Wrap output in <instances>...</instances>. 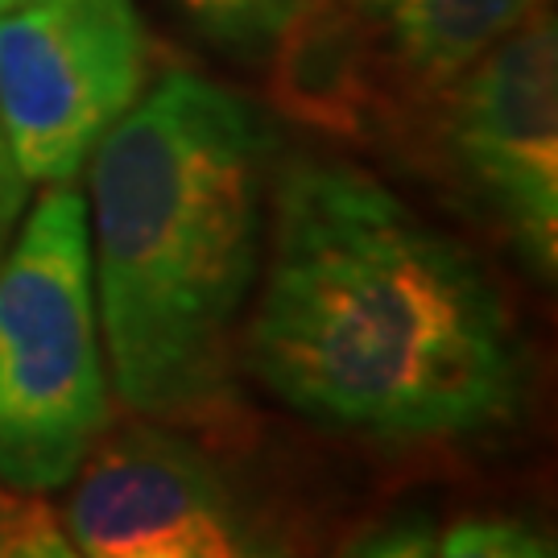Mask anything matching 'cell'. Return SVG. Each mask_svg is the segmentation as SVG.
<instances>
[{"label":"cell","instance_id":"5bb4252c","mask_svg":"<svg viewBox=\"0 0 558 558\" xmlns=\"http://www.w3.org/2000/svg\"><path fill=\"white\" fill-rule=\"evenodd\" d=\"M232 558H302V555H299V546L286 538V534H278V530H269V525L253 521Z\"/></svg>","mask_w":558,"mask_h":558},{"label":"cell","instance_id":"3957f363","mask_svg":"<svg viewBox=\"0 0 558 558\" xmlns=\"http://www.w3.org/2000/svg\"><path fill=\"white\" fill-rule=\"evenodd\" d=\"M108 422L87 203L54 182L0 257V484L25 497L71 484Z\"/></svg>","mask_w":558,"mask_h":558},{"label":"cell","instance_id":"30bf717a","mask_svg":"<svg viewBox=\"0 0 558 558\" xmlns=\"http://www.w3.org/2000/svg\"><path fill=\"white\" fill-rule=\"evenodd\" d=\"M439 558H555V546L513 518H463L447 530Z\"/></svg>","mask_w":558,"mask_h":558},{"label":"cell","instance_id":"4fadbf2b","mask_svg":"<svg viewBox=\"0 0 558 558\" xmlns=\"http://www.w3.org/2000/svg\"><path fill=\"white\" fill-rule=\"evenodd\" d=\"M29 195H34V182L21 174L17 154H13L4 120H0V257L9 253V244L17 236L21 220H25V207H29Z\"/></svg>","mask_w":558,"mask_h":558},{"label":"cell","instance_id":"7c38bea8","mask_svg":"<svg viewBox=\"0 0 558 558\" xmlns=\"http://www.w3.org/2000/svg\"><path fill=\"white\" fill-rule=\"evenodd\" d=\"M343 558H435V525L430 518H405L360 538Z\"/></svg>","mask_w":558,"mask_h":558},{"label":"cell","instance_id":"2e32d148","mask_svg":"<svg viewBox=\"0 0 558 558\" xmlns=\"http://www.w3.org/2000/svg\"><path fill=\"white\" fill-rule=\"evenodd\" d=\"M13 4H17V0H0V13H4V9H13Z\"/></svg>","mask_w":558,"mask_h":558},{"label":"cell","instance_id":"6da1fadb","mask_svg":"<svg viewBox=\"0 0 558 558\" xmlns=\"http://www.w3.org/2000/svg\"><path fill=\"white\" fill-rule=\"evenodd\" d=\"M257 278L240 364L299 418L377 442H451L525 405V348L497 286L356 166L274 170Z\"/></svg>","mask_w":558,"mask_h":558},{"label":"cell","instance_id":"8992f818","mask_svg":"<svg viewBox=\"0 0 558 558\" xmlns=\"http://www.w3.org/2000/svg\"><path fill=\"white\" fill-rule=\"evenodd\" d=\"M80 472L66 500V538L83 558H117L141 546L232 558L253 525L211 451L166 422L104 435Z\"/></svg>","mask_w":558,"mask_h":558},{"label":"cell","instance_id":"5b68a950","mask_svg":"<svg viewBox=\"0 0 558 558\" xmlns=\"http://www.w3.org/2000/svg\"><path fill=\"white\" fill-rule=\"evenodd\" d=\"M447 149L521 260L558 269V29L542 4L447 87Z\"/></svg>","mask_w":558,"mask_h":558},{"label":"cell","instance_id":"9c48e42d","mask_svg":"<svg viewBox=\"0 0 558 558\" xmlns=\"http://www.w3.org/2000/svg\"><path fill=\"white\" fill-rule=\"evenodd\" d=\"M170 9L223 54L260 59L274 54L306 0H170Z\"/></svg>","mask_w":558,"mask_h":558},{"label":"cell","instance_id":"52a82bcc","mask_svg":"<svg viewBox=\"0 0 558 558\" xmlns=\"http://www.w3.org/2000/svg\"><path fill=\"white\" fill-rule=\"evenodd\" d=\"M373 50L422 92H447L546 0H352Z\"/></svg>","mask_w":558,"mask_h":558},{"label":"cell","instance_id":"e0dca14e","mask_svg":"<svg viewBox=\"0 0 558 558\" xmlns=\"http://www.w3.org/2000/svg\"><path fill=\"white\" fill-rule=\"evenodd\" d=\"M17 4H21V0H17Z\"/></svg>","mask_w":558,"mask_h":558},{"label":"cell","instance_id":"ba28073f","mask_svg":"<svg viewBox=\"0 0 558 558\" xmlns=\"http://www.w3.org/2000/svg\"><path fill=\"white\" fill-rule=\"evenodd\" d=\"M278 54V104L319 129H360L368 92V54L373 38L356 4L343 0H306L294 25L274 46Z\"/></svg>","mask_w":558,"mask_h":558},{"label":"cell","instance_id":"277c9868","mask_svg":"<svg viewBox=\"0 0 558 558\" xmlns=\"http://www.w3.org/2000/svg\"><path fill=\"white\" fill-rule=\"evenodd\" d=\"M149 80L137 0H21L0 13V120L34 186L80 179Z\"/></svg>","mask_w":558,"mask_h":558},{"label":"cell","instance_id":"7a4b0ae2","mask_svg":"<svg viewBox=\"0 0 558 558\" xmlns=\"http://www.w3.org/2000/svg\"><path fill=\"white\" fill-rule=\"evenodd\" d=\"M274 170L265 112L186 66L149 80L92 149L83 203L104 360L141 418L211 422L236 405Z\"/></svg>","mask_w":558,"mask_h":558},{"label":"cell","instance_id":"8fae6325","mask_svg":"<svg viewBox=\"0 0 558 558\" xmlns=\"http://www.w3.org/2000/svg\"><path fill=\"white\" fill-rule=\"evenodd\" d=\"M0 558H83L41 505L0 518Z\"/></svg>","mask_w":558,"mask_h":558},{"label":"cell","instance_id":"9a60e30c","mask_svg":"<svg viewBox=\"0 0 558 558\" xmlns=\"http://www.w3.org/2000/svg\"><path fill=\"white\" fill-rule=\"evenodd\" d=\"M117 558H186L182 550H170V546H141V550H124Z\"/></svg>","mask_w":558,"mask_h":558}]
</instances>
